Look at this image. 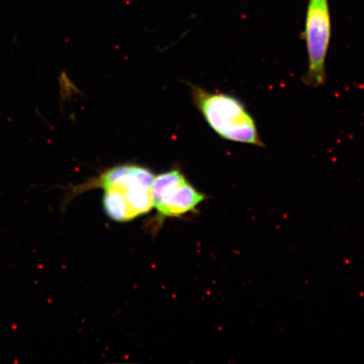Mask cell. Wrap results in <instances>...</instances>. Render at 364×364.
Wrapping results in <instances>:
<instances>
[{
    "label": "cell",
    "instance_id": "277c9868",
    "mask_svg": "<svg viewBox=\"0 0 364 364\" xmlns=\"http://www.w3.org/2000/svg\"><path fill=\"white\" fill-rule=\"evenodd\" d=\"M303 34L308 56L303 82L316 89L326 80V63L331 38L329 0H309Z\"/></svg>",
    "mask_w": 364,
    "mask_h": 364
},
{
    "label": "cell",
    "instance_id": "7a4b0ae2",
    "mask_svg": "<svg viewBox=\"0 0 364 364\" xmlns=\"http://www.w3.org/2000/svg\"><path fill=\"white\" fill-rule=\"evenodd\" d=\"M154 175L144 166L126 164L110 168L97 178L71 189L75 196L88 191L101 188L104 192L117 196L129 207L134 218L147 215L152 210V184Z\"/></svg>",
    "mask_w": 364,
    "mask_h": 364
},
{
    "label": "cell",
    "instance_id": "6da1fadb",
    "mask_svg": "<svg viewBox=\"0 0 364 364\" xmlns=\"http://www.w3.org/2000/svg\"><path fill=\"white\" fill-rule=\"evenodd\" d=\"M196 106L215 133L231 142L265 146L256 121L245 105L234 95L210 92L193 86Z\"/></svg>",
    "mask_w": 364,
    "mask_h": 364
},
{
    "label": "cell",
    "instance_id": "3957f363",
    "mask_svg": "<svg viewBox=\"0 0 364 364\" xmlns=\"http://www.w3.org/2000/svg\"><path fill=\"white\" fill-rule=\"evenodd\" d=\"M152 199L156 210L154 222L156 227L161 226L166 218L195 213L208 196L196 189L181 170L173 169L154 176Z\"/></svg>",
    "mask_w": 364,
    "mask_h": 364
}]
</instances>
